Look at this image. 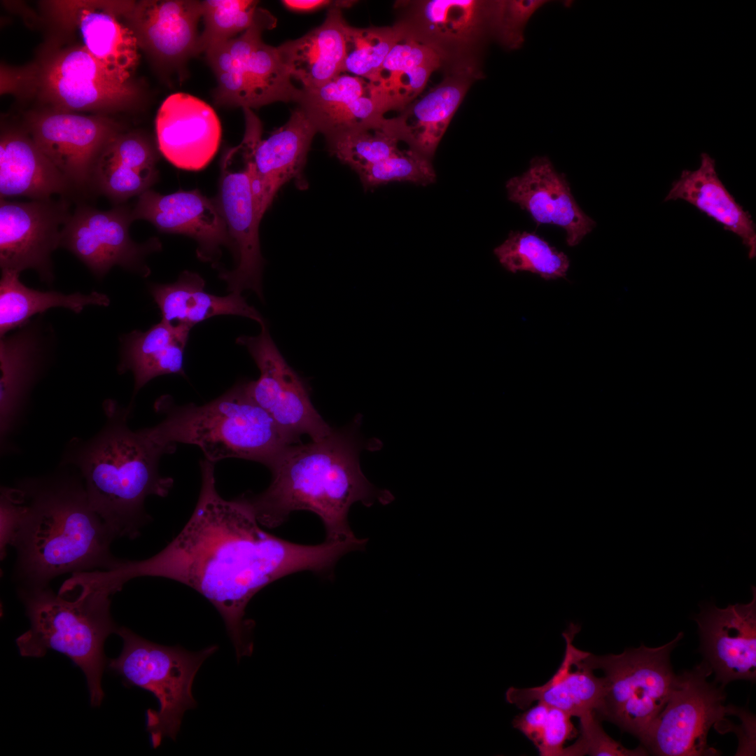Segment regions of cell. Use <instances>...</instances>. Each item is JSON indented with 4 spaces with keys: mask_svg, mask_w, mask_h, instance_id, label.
I'll return each instance as SVG.
<instances>
[{
    "mask_svg": "<svg viewBox=\"0 0 756 756\" xmlns=\"http://www.w3.org/2000/svg\"><path fill=\"white\" fill-rule=\"evenodd\" d=\"M64 201H0V267L21 273L34 270L49 285L54 281L51 255L59 246L69 218Z\"/></svg>",
    "mask_w": 756,
    "mask_h": 756,
    "instance_id": "cell-15",
    "label": "cell"
},
{
    "mask_svg": "<svg viewBox=\"0 0 756 756\" xmlns=\"http://www.w3.org/2000/svg\"><path fill=\"white\" fill-rule=\"evenodd\" d=\"M202 1L204 29L200 35L199 53L240 35L262 15L265 9L252 0Z\"/></svg>",
    "mask_w": 756,
    "mask_h": 756,
    "instance_id": "cell-37",
    "label": "cell"
},
{
    "mask_svg": "<svg viewBox=\"0 0 756 756\" xmlns=\"http://www.w3.org/2000/svg\"><path fill=\"white\" fill-rule=\"evenodd\" d=\"M158 147L175 167L190 171L205 167L221 139V125L214 110L202 99L177 92L162 103L156 118Z\"/></svg>",
    "mask_w": 756,
    "mask_h": 756,
    "instance_id": "cell-20",
    "label": "cell"
},
{
    "mask_svg": "<svg viewBox=\"0 0 756 756\" xmlns=\"http://www.w3.org/2000/svg\"><path fill=\"white\" fill-rule=\"evenodd\" d=\"M471 72L447 78L393 118L402 141L431 160L471 82Z\"/></svg>",
    "mask_w": 756,
    "mask_h": 756,
    "instance_id": "cell-32",
    "label": "cell"
},
{
    "mask_svg": "<svg viewBox=\"0 0 756 756\" xmlns=\"http://www.w3.org/2000/svg\"><path fill=\"white\" fill-rule=\"evenodd\" d=\"M356 428L334 430L326 438L287 447L269 467L272 481L262 493L246 496L261 526L272 528L294 511L316 514L325 528V541L356 538L348 522L351 506L371 507L394 500L387 489L372 484L363 474L360 453L365 446Z\"/></svg>",
    "mask_w": 756,
    "mask_h": 756,
    "instance_id": "cell-2",
    "label": "cell"
},
{
    "mask_svg": "<svg viewBox=\"0 0 756 756\" xmlns=\"http://www.w3.org/2000/svg\"><path fill=\"white\" fill-rule=\"evenodd\" d=\"M712 675L702 662L677 676L669 699L640 741L648 753L661 756L718 755L707 743L710 729L735 715L738 709L725 706L724 686L709 681Z\"/></svg>",
    "mask_w": 756,
    "mask_h": 756,
    "instance_id": "cell-10",
    "label": "cell"
},
{
    "mask_svg": "<svg viewBox=\"0 0 756 756\" xmlns=\"http://www.w3.org/2000/svg\"><path fill=\"white\" fill-rule=\"evenodd\" d=\"M20 274L13 270H1L0 337L22 326L36 314H42L51 308L62 307L80 314L86 306L108 307L111 303L106 294L98 291L65 294L35 290L22 284Z\"/></svg>",
    "mask_w": 756,
    "mask_h": 756,
    "instance_id": "cell-33",
    "label": "cell"
},
{
    "mask_svg": "<svg viewBox=\"0 0 756 756\" xmlns=\"http://www.w3.org/2000/svg\"><path fill=\"white\" fill-rule=\"evenodd\" d=\"M214 464L200 461L202 485L196 506L164 549L141 561L118 559L108 570L92 572L91 581L111 594L129 580L146 576L192 588L221 615L239 659L253 652L249 635L254 624L244 615L255 594L295 573L329 574L352 547L345 541L301 545L265 531L244 495L230 500L220 496Z\"/></svg>",
    "mask_w": 756,
    "mask_h": 756,
    "instance_id": "cell-1",
    "label": "cell"
},
{
    "mask_svg": "<svg viewBox=\"0 0 756 756\" xmlns=\"http://www.w3.org/2000/svg\"><path fill=\"white\" fill-rule=\"evenodd\" d=\"M104 408L103 428L87 442H72L62 463L79 470L92 507L115 537L135 538L149 519L146 498L165 497L173 486L172 477L160 474L159 462L175 449L157 442L146 428L131 430L130 408L112 400Z\"/></svg>",
    "mask_w": 756,
    "mask_h": 756,
    "instance_id": "cell-4",
    "label": "cell"
},
{
    "mask_svg": "<svg viewBox=\"0 0 756 756\" xmlns=\"http://www.w3.org/2000/svg\"><path fill=\"white\" fill-rule=\"evenodd\" d=\"M122 14L139 46L162 63L177 66L199 53L201 1H125Z\"/></svg>",
    "mask_w": 756,
    "mask_h": 756,
    "instance_id": "cell-21",
    "label": "cell"
},
{
    "mask_svg": "<svg viewBox=\"0 0 756 756\" xmlns=\"http://www.w3.org/2000/svg\"><path fill=\"white\" fill-rule=\"evenodd\" d=\"M43 88L57 105L74 110L114 108L130 102L134 90L83 46L57 55L43 74Z\"/></svg>",
    "mask_w": 756,
    "mask_h": 756,
    "instance_id": "cell-23",
    "label": "cell"
},
{
    "mask_svg": "<svg viewBox=\"0 0 756 756\" xmlns=\"http://www.w3.org/2000/svg\"><path fill=\"white\" fill-rule=\"evenodd\" d=\"M243 111L245 132L241 143L249 160L252 190L262 218L284 184L300 179L303 186V168L317 131L304 112L297 107L285 125L262 139L260 120L251 109Z\"/></svg>",
    "mask_w": 756,
    "mask_h": 756,
    "instance_id": "cell-14",
    "label": "cell"
},
{
    "mask_svg": "<svg viewBox=\"0 0 756 756\" xmlns=\"http://www.w3.org/2000/svg\"><path fill=\"white\" fill-rule=\"evenodd\" d=\"M267 10L246 31L204 53L216 79L215 99L221 104L258 108L274 102H295L301 88L292 77L280 49L262 39L276 25Z\"/></svg>",
    "mask_w": 756,
    "mask_h": 756,
    "instance_id": "cell-9",
    "label": "cell"
},
{
    "mask_svg": "<svg viewBox=\"0 0 756 756\" xmlns=\"http://www.w3.org/2000/svg\"><path fill=\"white\" fill-rule=\"evenodd\" d=\"M101 155L139 172L158 175L157 152L150 141L138 133L120 132Z\"/></svg>",
    "mask_w": 756,
    "mask_h": 756,
    "instance_id": "cell-43",
    "label": "cell"
},
{
    "mask_svg": "<svg viewBox=\"0 0 756 756\" xmlns=\"http://www.w3.org/2000/svg\"><path fill=\"white\" fill-rule=\"evenodd\" d=\"M406 34L442 55L445 46L470 45L489 28V1L431 0L420 2Z\"/></svg>",
    "mask_w": 756,
    "mask_h": 756,
    "instance_id": "cell-31",
    "label": "cell"
},
{
    "mask_svg": "<svg viewBox=\"0 0 756 756\" xmlns=\"http://www.w3.org/2000/svg\"><path fill=\"white\" fill-rule=\"evenodd\" d=\"M260 326L258 335H241L236 340L247 349L260 371L258 379L244 382L247 393L297 442L302 435L312 440L326 438L333 429L312 405L304 382L281 355L267 323Z\"/></svg>",
    "mask_w": 756,
    "mask_h": 756,
    "instance_id": "cell-11",
    "label": "cell"
},
{
    "mask_svg": "<svg viewBox=\"0 0 756 756\" xmlns=\"http://www.w3.org/2000/svg\"><path fill=\"white\" fill-rule=\"evenodd\" d=\"M442 55L430 46L405 35L393 46L372 85L382 94L403 73L424 64L441 61ZM372 84V83H371Z\"/></svg>",
    "mask_w": 756,
    "mask_h": 756,
    "instance_id": "cell-41",
    "label": "cell"
},
{
    "mask_svg": "<svg viewBox=\"0 0 756 756\" xmlns=\"http://www.w3.org/2000/svg\"><path fill=\"white\" fill-rule=\"evenodd\" d=\"M329 151L352 169L388 158L400 150V137L391 119L361 126L326 138Z\"/></svg>",
    "mask_w": 756,
    "mask_h": 756,
    "instance_id": "cell-35",
    "label": "cell"
},
{
    "mask_svg": "<svg viewBox=\"0 0 756 756\" xmlns=\"http://www.w3.org/2000/svg\"><path fill=\"white\" fill-rule=\"evenodd\" d=\"M22 512L11 546L20 588L48 587L66 573L108 570L116 538L92 507L82 479L64 473L21 482Z\"/></svg>",
    "mask_w": 756,
    "mask_h": 756,
    "instance_id": "cell-3",
    "label": "cell"
},
{
    "mask_svg": "<svg viewBox=\"0 0 756 756\" xmlns=\"http://www.w3.org/2000/svg\"><path fill=\"white\" fill-rule=\"evenodd\" d=\"M31 137L71 186L92 184L96 164L108 143L121 131L102 117L55 113L33 118Z\"/></svg>",
    "mask_w": 756,
    "mask_h": 756,
    "instance_id": "cell-16",
    "label": "cell"
},
{
    "mask_svg": "<svg viewBox=\"0 0 756 756\" xmlns=\"http://www.w3.org/2000/svg\"><path fill=\"white\" fill-rule=\"evenodd\" d=\"M683 637L656 648L641 645L617 654L595 655L583 651L580 663L601 670L604 692L595 714L640 741L666 706L675 686L671 654Z\"/></svg>",
    "mask_w": 756,
    "mask_h": 756,
    "instance_id": "cell-8",
    "label": "cell"
},
{
    "mask_svg": "<svg viewBox=\"0 0 756 756\" xmlns=\"http://www.w3.org/2000/svg\"><path fill=\"white\" fill-rule=\"evenodd\" d=\"M548 2L545 0L489 1L490 33L506 48H520L524 42V29L529 19Z\"/></svg>",
    "mask_w": 756,
    "mask_h": 756,
    "instance_id": "cell-39",
    "label": "cell"
},
{
    "mask_svg": "<svg viewBox=\"0 0 756 756\" xmlns=\"http://www.w3.org/2000/svg\"><path fill=\"white\" fill-rule=\"evenodd\" d=\"M580 719V734L577 741L564 748L561 756H644L648 752L643 746L628 749L609 736L601 725V720L594 713L582 715Z\"/></svg>",
    "mask_w": 756,
    "mask_h": 756,
    "instance_id": "cell-42",
    "label": "cell"
},
{
    "mask_svg": "<svg viewBox=\"0 0 756 756\" xmlns=\"http://www.w3.org/2000/svg\"><path fill=\"white\" fill-rule=\"evenodd\" d=\"M405 35L400 23L393 27L357 28L346 24L343 73L373 84L387 55Z\"/></svg>",
    "mask_w": 756,
    "mask_h": 756,
    "instance_id": "cell-36",
    "label": "cell"
},
{
    "mask_svg": "<svg viewBox=\"0 0 756 756\" xmlns=\"http://www.w3.org/2000/svg\"><path fill=\"white\" fill-rule=\"evenodd\" d=\"M363 186L370 189L393 181L426 186L435 180L431 161L414 150H400L383 160L353 169Z\"/></svg>",
    "mask_w": 756,
    "mask_h": 756,
    "instance_id": "cell-38",
    "label": "cell"
},
{
    "mask_svg": "<svg viewBox=\"0 0 756 756\" xmlns=\"http://www.w3.org/2000/svg\"><path fill=\"white\" fill-rule=\"evenodd\" d=\"M191 328L161 320L146 331L135 330L120 337L117 369L120 374L132 373L134 396L158 376H185L184 351Z\"/></svg>",
    "mask_w": 756,
    "mask_h": 756,
    "instance_id": "cell-27",
    "label": "cell"
},
{
    "mask_svg": "<svg viewBox=\"0 0 756 756\" xmlns=\"http://www.w3.org/2000/svg\"><path fill=\"white\" fill-rule=\"evenodd\" d=\"M133 221L132 209L125 206L107 211L80 206L62 227L59 246L72 253L98 279L115 266L146 277L150 270L146 258L159 251L160 244L155 239L144 244L134 241L129 232Z\"/></svg>",
    "mask_w": 756,
    "mask_h": 756,
    "instance_id": "cell-13",
    "label": "cell"
},
{
    "mask_svg": "<svg viewBox=\"0 0 756 756\" xmlns=\"http://www.w3.org/2000/svg\"><path fill=\"white\" fill-rule=\"evenodd\" d=\"M204 279L196 272L185 270L171 284L150 286L148 291L159 308L162 320L192 328L195 324L220 315L246 317L265 323L260 312L239 293L225 296L205 290Z\"/></svg>",
    "mask_w": 756,
    "mask_h": 756,
    "instance_id": "cell-28",
    "label": "cell"
},
{
    "mask_svg": "<svg viewBox=\"0 0 756 756\" xmlns=\"http://www.w3.org/2000/svg\"><path fill=\"white\" fill-rule=\"evenodd\" d=\"M351 1L333 3L323 22L305 35L279 46L292 78L313 89L343 73L345 26L341 8Z\"/></svg>",
    "mask_w": 756,
    "mask_h": 756,
    "instance_id": "cell-26",
    "label": "cell"
},
{
    "mask_svg": "<svg viewBox=\"0 0 756 756\" xmlns=\"http://www.w3.org/2000/svg\"><path fill=\"white\" fill-rule=\"evenodd\" d=\"M494 253L507 270L528 271L545 280L565 278L570 265L565 253L536 234L525 231L511 232Z\"/></svg>",
    "mask_w": 756,
    "mask_h": 756,
    "instance_id": "cell-34",
    "label": "cell"
},
{
    "mask_svg": "<svg viewBox=\"0 0 756 756\" xmlns=\"http://www.w3.org/2000/svg\"><path fill=\"white\" fill-rule=\"evenodd\" d=\"M281 2L287 8L295 11H312L333 4L326 0H285Z\"/></svg>",
    "mask_w": 756,
    "mask_h": 756,
    "instance_id": "cell-47",
    "label": "cell"
},
{
    "mask_svg": "<svg viewBox=\"0 0 756 756\" xmlns=\"http://www.w3.org/2000/svg\"><path fill=\"white\" fill-rule=\"evenodd\" d=\"M155 408L164 418L146 430L157 442L175 449L176 443L195 444L214 463L237 458L269 468L287 447L298 443L250 397L244 382L201 405H177L164 396Z\"/></svg>",
    "mask_w": 756,
    "mask_h": 756,
    "instance_id": "cell-5",
    "label": "cell"
},
{
    "mask_svg": "<svg viewBox=\"0 0 756 756\" xmlns=\"http://www.w3.org/2000/svg\"><path fill=\"white\" fill-rule=\"evenodd\" d=\"M55 348V331L42 314L1 337L2 443L18 425L30 392L49 365Z\"/></svg>",
    "mask_w": 756,
    "mask_h": 756,
    "instance_id": "cell-19",
    "label": "cell"
},
{
    "mask_svg": "<svg viewBox=\"0 0 756 756\" xmlns=\"http://www.w3.org/2000/svg\"><path fill=\"white\" fill-rule=\"evenodd\" d=\"M61 4L66 19L77 26L83 46L118 79L130 83L139 59V46L133 31L117 17L123 2L117 12L94 2Z\"/></svg>",
    "mask_w": 756,
    "mask_h": 756,
    "instance_id": "cell-25",
    "label": "cell"
},
{
    "mask_svg": "<svg viewBox=\"0 0 756 756\" xmlns=\"http://www.w3.org/2000/svg\"><path fill=\"white\" fill-rule=\"evenodd\" d=\"M748 603L719 608L701 606L698 624L704 661L714 681L725 687L734 680H756V589Z\"/></svg>",
    "mask_w": 756,
    "mask_h": 756,
    "instance_id": "cell-17",
    "label": "cell"
},
{
    "mask_svg": "<svg viewBox=\"0 0 756 756\" xmlns=\"http://www.w3.org/2000/svg\"><path fill=\"white\" fill-rule=\"evenodd\" d=\"M116 634L123 647L117 658L108 661V668L122 677L126 685L147 690L157 699L158 709L146 712L152 747L158 748L164 737L175 740L185 711L197 706L192 694L196 673L218 646L193 652L151 642L124 626Z\"/></svg>",
    "mask_w": 756,
    "mask_h": 756,
    "instance_id": "cell-7",
    "label": "cell"
},
{
    "mask_svg": "<svg viewBox=\"0 0 756 756\" xmlns=\"http://www.w3.org/2000/svg\"><path fill=\"white\" fill-rule=\"evenodd\" d=\"M682 200L691 204L720 223L724 230L738 236L749 248V256H755V225L746 211L724 186L715 169V160L701 153L699 167L683 170L664 201Z\"/></svg>",
    "mask_w": 756,
    "mask_h": 756,
    "instance_id": "cell-30",
    "label": "cell"
},
{
    "mask_svg": "<svg viewBox=\"0 0 756 756\" xmlns=\"http://www.w3.org/2000/svg\"><path fill=\"white\" fill-rule=\"evenodd\" d=\"M71 186L33 141L22 132L7 131L0 141L1 199L24 196L50 199Z\"/></svg>",
    "mask_w": 756,
    "mask_h": 756,
    "instance_id": "cell-29",
    "label": "cell"
},
{
    "mask_svg": "<svg viewBox=\"0 0 756 756\" xmlns=\"http://www.w3.org/2000/svg\"><path fill=\"white\" fill-rule=\"evenodd\" d=\"M135 220H145L159 231L190 237L197 242V258L217 267L224 248L232 252L227 226L214 200L199 190L162 195L150 189L138 196L132 209Z\"/></svg>",
    "mask_w": 756,
    "mask_h": 756,
    "instance_id": "cell-18",
    "label": "cell"
},
{
    "mask_svg": "<svg viewBox=\"0 0 756 756\" xmlns=\"http://www.w3.org/2000/svg\"><path fill=\"white\" fill-rule=\"evenodd\" d=\"M218 197L215 201L231 240L234 267L219 277L230 293L251 290L263 300L262 258L259 241L260 216L253 195L250 162L240 143L225 151L220 161Z\"/></svg>",
    "mask_w": 756,
    "mask_h": 756,
    "instance_id": "cell-12",
    "label": "cell"
},
{
    "mask_svg": "<svg viewBox=\"0 0 756 756\" xmlns=\"http://www.w3.org/2000/svg\"><path fill=\"white\" fill-rule=\"evenodd\" d=\"M30 629L16 639L20 653L42 657L53 650L65 654L85 676L92 706L104 696L102 676L107 664L104 644L118 627L110 612V595L85 588H20Z\"/></svg>",
    "mask_w": 756,
    "mask_h": 756,
    "instance_id": "cell-6",
    "label": "cell"
},
{
    "mask_svg": "<svg viewBox=\"0 0 756 756\" xmlns=\"http://www.w3.org/2000/svg\"><path fill=\"white\" fill-rule=\"evenodd\" d=\"M508 200L526 211L538 225L562 227L566 243L575 246L596 227V222L580 207L565 175L559 173L547 156H536L522 175L505 184Z\"/></svg>",
    "mask_w": 756,
    "mask_h": 756,
    "instance_id": "cell-22",
    "label": "cell"
},
{
    "mask_svg": "<svg viewBox=\"0 0 756 756\" xmlns=\"http://www.w3.org/2000/svg\"><path fill=\"white\" fill-rule=\"evenodd\" d=\"M548 710L549 706L537 702L533 707L528 708L524 713L516 715L512 721V725L536 746L547 717Z\"/></svg>",
    "mask_w": 756,
    "mask_h": 756,
    "instance_id": "cell-46",
    "label": "cell"
},
{
    "mask_svg": "<svg viewBox=\"0 0 756 756\" xmlns=\"http://www.w3.org/2000/svg\"><path fill=\"white\" fill-rule=\"evenodd\" d=\"M568 713L549 706L540 740L536 746L541 756H561L566 741L576 734Z\"/></svg>",
    "mask_w": 756,
    "mask_h": 756,
    "instance_id": "cell-44",
    "label": "cell"
},
{
    "mask_svg": "<svg viewBox=\"0 0 756 756\" xmlns=\"http://www.w3.org/2000/svg\"><path fill=\"white\" fill-rule=\"evenodd\" d=\"M158 176L139 172L100 155L92 183L110 200L120 203L149 190Z\"/></svg>",
    "mask_w": 756,
    "mask_h": 756,
    "instance_id": "cell-40",
    "label": "cell"
},
{
    "mask_svg": "<svg viewBox=\"0 0 756 756\" xmlns=\"http://www.w3.org/2000/svg\"><path fill=\"white\" fill-rule=\"evenodd\" d=\"M580 629V624L570 622L562 633L566 641L565 655L550 679L538 687H510L505 694V701L520 709L540 702L561 709L572 717L596 714L601 705L604 682L603 677H596L593 670L580 663L583 651L573 644Z\"/></svg>",
    "mask_w": 756,
    "mask_h": 756,
    "instance_id": "cell-24",
    "label": "cell"
},
{
    "mask_svg": "<svg viewBox=\"0 0 756 756\" xmlns=\"http://www.w3.org/2000/svg\"><path fill=\"white\" fill-rule=\"evenodd\" d=\"M21 496L19 488L4 487L0 499V552L1 559L6 555V549L11 546L21 517Z\"/></svg>",
    "mask_w": 756,
    "mask_h": 756,
    "instance_id": "cell-45",
    "label": "cell"
}]
</instances>
